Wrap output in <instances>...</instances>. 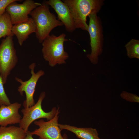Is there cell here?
Returning a JSON list of instances; mask_svg holds the SVG:
<instances>
[{
    "mask_svg": "<svg viewBox=\"0 0 139 139\" xmlns=\"http://www.w3.org/2000/svg\"><path fill=\"white\" fill-rule=\"evenodd\" d=\"M35 23L36 36L39 42L42 43L54 28L63 25L50 12L49 5L45 1L30 13Z\"/></svg>",
    "mask_w": 139,
    "mask_h": 139,
    "instance_id": "1",
    "label": "cell"
},
{
    "mask_svg": "<svg viewBox=\"0 0 139 139\" xmlns=\"http://www.w3.org/2000/svg\"><path fill=\"white\" fill-rule=\"evenodd\" d=\"M69 7L76 28L88 31L87 18L92 13H97L103 4V0H63Z\"/></svg>",
    "mask_w": 139,
    "mask_h": 139,
    "instance_id": "2",
    "label": "cell"
},
{
    "mask_svg": "<svg viewBox=\"0 0 139 139\" xmlns=\"http://www.w3.org/2000/svg\"><path fill=\"white\" fill-rule=\"evenodd\" d=\"M66 36L64 33L58 36L49 35L42 43L43 57L51 67L65 64L69 57L68 54L64 49V42L68 40Z\"/></svg>",
    "mask_w": 139,
    "mask_h": 139,
    "instance_id": "3",
    "label": "cell"
},
{
    "mask_svg": "<svg viewBox=\"0 0 139 139\" xmlns=\"http://www.w3.org/2000/svg\"><path fill=\"white\" fill-rule=\"evenodd\" d=\"M97 14L92 13L89 15V21L88 31L90 35L91 51L90 54L86 55V57L94 65L98 62V57L102 53L103 45L101 22Z\"/></svg>",
    "mask_w": 139,
    "mask_h": 139,
    "instance_id": "4",
    "label": "cell"
},
{
    "mask_svg": "<svg viewBox=\"0 0 139 139\" xmlns=\"http://www.w3.org/2000/svg\"><path fill=\"white\" fill-rule=\"evenodd\" d=\"M13 40V37L8 36L3 39L0 45V74L4 84L18 62Z\"/></svg>",
    "mask_w": 139,
    "mask_h": 139,
    "instance_id": "5",
    "label": "cell"
},
{
    "mask_svg": "<svg viewBox=\"0 0 139 139\" xmlns=\"http://www.w3.org/2000/svg\"><path fill=\"white\" fill-rule=\"evenodd\" d=\"M45 96V92H41L36 103L31 107L24 108L21 110L23 116L19 123V126L26 132L28 131L30 124L36 120L45 118L49 120L52 119L55 115L57 110L56 107H53L50 111L48 112H45L42 109V103Z\"/></svg>",
    "mask_w": 139,
    "mask_h": 139,
    "instance_id": "6",
    "label": "cell"
},
{
    "mask_svg": "<svg viewBox=\"0 0 139 139\" xmlns=\"http://www.w3.org/2000/svg\"><path fill=\"white\" fill-rule=\"evenodd\" d=\"M36 66L35 63H32L29 66L31 75L28 80L23 81L19 78H15V80L21 84L18 87V91L22 96L23 95V92L25 93L26 99L23 103L24 108L31 107L35 104L33 96L37 84L39 79L45 74L42 70H39L35 73L34 69Z\"/></svg>",
    "mask_w": 139,
    "mask_h": 139,
    "instance_id": "7",
    "label": "cell"
},
{
    "mask_svg": "<svg viewBox=\"0 0 139 139\" xmlns=\"http://www.w3.org/2000/svg\"><path fill=\"white\" fill-rule=\"evenodd\" d=\"M59 112L58 107L55 115L51 119L47 121L43 119L35 121L34 124L39 128L30 132L31 134L39 136L40 139H64L61 135L62 130L58 122Z\"/></svg>",
    "mask_w": 139,
    "mask_h": 139,
    "instance_id": "8",
    "label": "cell"
},
{
    "mask_svg": "<svg viewBox=\"0 0 139 139\" xmlns=\"http://www.w3.org/2000/svg\"><path fill=\"white\" fill-rule=\"evenodd\" d=\"M20 1H22L17 0L13 2L6 8V11L10 15L13 25L27 21L30 12L41 5L32 0H25L21 4L16 2Z\"/></svg>",
    "mask_w": 139,
    "mask_h": 139,
    "instance_id": "9",
    "label": "cell"
},
{
    "mask_svg": "<svg viewBox=\"0 0 139 139\" xmlns=\"http://www.w3.org/2000/svg\"><path fill=\"white\" fill-rule=\"evenodd\" d=\"M50 6L56 13L58 20L65 26L66 30L72 33L76 29L73 20L68 6L60 0H49L45 1Z\"/></svg>",
    "mask_w": 139,
    "mask_h": 139,
    "instance_id": "10",
    "label": "cell"
},
{
    "mask_svg": "<svg viewBox=\"0 0 139 139\" xmlns=\"http://www.w3.org/2000/svg\"><path fill=\"white\" fill-rule=\"evenodd\" d=\"M21 106V104L18 102L7 106L1 105L0 107V125L4 126L19 124L22 118L19 112Z\"/></svg>",
    "mask_w": 139,
    "mask_h": 139,
    "instance_id": "11",
    "label": "cell"
},
{
    "mask_svg": "<svg viewBox=\"0 0 139 139\" xmlns=\"http://www.w3.org/2000/svg\"><path fill=\"white\" fill-rule=\"evenodd\" d=\"M36 29L34 21L29 18L26 21L13 25L12 31L14 35L16 36L19 45L22 46L29 35L35 32Z\"/></svg>",
    "mask_w": 139,
    "mask_h": 139,
    "instance_id": "12",
    "label": "cell"
},
{
    "mask_svg": "<svg viewBox=\"0 0 139 139\" xmlns=\"http://www.w3.org/2000/svg\"><path fill=\"white\" fill-rule=\"evenodd\" d=\"M62 130L66 129L74 133L81 139H100L97 130L92 128L77 127L66 124H59Z\"/></svg>",
    "mask_w": 139,
    "mask_h": 139,
    "instance_id": "13",
    "label": "cell"
},
{
    "mask_svg": "<svg viewBox=\"0 0 139 139\" xmlns=\"http://www.w3.org/2000/svg\"><path fill=\"white\" fill-rule=\"evenodd\" d=\"M26 133L20 127H0V139H24Z\"/></svg>",
    "mask_w": 139,
    "mask_h": 139,
    "instance_id": "14",
    "label": "cell"
},
{
    "mask_svg": "<svg viewBox=\"0 0 139 139\" xmlns=\"http://www.w3.org/2000/svg\"><path fill=\"white\" fill-rule=\"evenodd\" d=\"M13 26L10 15L6 12L0 16V39L13 36L12 31Z\"/></svg>",
    "mask_w": 139,
    "mask_h": 139,
    "instance_id": "15",
    "label": "cell"
},
{
    "mask_svg": "<svg viewBox=\"0 0 139 139\" xmlns=\"http://www.w3.org/2000/svg\"><path fill=\"white\" fill-rule=\"evenodd\" d=\"M127 56L129 58L139 59V40L132 39L125 45Z\"/></svg>",
    "mask_w": 139,
    "mask_h": 139,
    "instance_id": "16",
    "label": "cell"
},
{
    "mask_svg": "<svg viewBox=\"0 0 139 139\" xmlns=\"http://www.w3.org/2000/svg\"><path fill=\"white\" fill-rule=\"evenodd\" d=\"M4 84L0 74V103L1 105L7 106L11 103L6 93Z\"/></svg>",
    "mask_w": 139,
    "mask_h": 139,
    "instance_id": "17",
    "label": "cell"
},
{
    "mask_svg": "<svg viewBox=\"0 0 139 139\" xmlns=\"http://www.w3.org/2000/svg\"><path fill=\"white\" fill-rule=\"evenodd\" d=\"M120 96L123 99L128 101L139 102V98L137 96L125 91H124L121 93Z\"/></svg>",
    "mask_w": 139,
    "mask_h": 139,
    "instance_id": "18",
    "label": "cell"
},
{
    "mask_svg": "<svg viewBox=\"0 0 139 139\" xmlns=\"http://www.w3.org/2000/svg\"><path fill=\"white\" fill-rule=\"evenodd\" d=\"M17 0H0V16L6 12L7 6L11 3Z\"/></svg>",
    "mask_w": 139,
    "mask_h": 139,
    "instance_id": "19",
    "label": "cell"
},
{
    "mask_svg": "<svg viewBox=\"0 0 139 139\" xmlns=\"http://www.w3.org/2000/svg\"><path fill=\"white\" fill-rule=\"evenodd\" d=\"M32 135L30 132L28 130L27 132L26 136L24 139H34Z\"/></svg>",
    "mask_w": 139,
    "mask_h": 139,
    "instance_id": "20",
    "label": "cell"
},
{
    "mask_svg": "<svg viewBox=\"0 0 139 139\" xmlns=\"http://www.w3.org/2000/svg\"><path fill=\"white\" fill-rule=\"evenodd\" d=\"M63 137L64 139H67V138L66 137V134H65V136H63Z\"/></svg>",
    "mask_w": 139,
    "mask_h": 139,
    "instance_id": "21",
    "label": "cell"
},
{
    "mask_svg": "<svg viewBox=\"0 0 139 139\" xmlns=\"http://www.w3.org/2000/svg\"><path fill=\"white\" fill-rule=\"evenodd\" d=\"M1 104L0 103V107L1 106Z\"/></svg>",
    "mask_w": 139,
    "mask_h": 139,
    "instance_id": "22",
    "label": "cell"
},
{
    "mask_svg": "<svg viewBox=\"0 0 139 139\" xmlns=\"http://www.w3.org/2000/svg\"><path fill=\"white\" fill-rule=\"evenodd\" d=\"M100 139H101L100 138Z\"/></svg>",
    "mask_w": 139,
    "mask_h": 139,
    "instance_id": "23",
    "label": "cell"
}]
</instances>
